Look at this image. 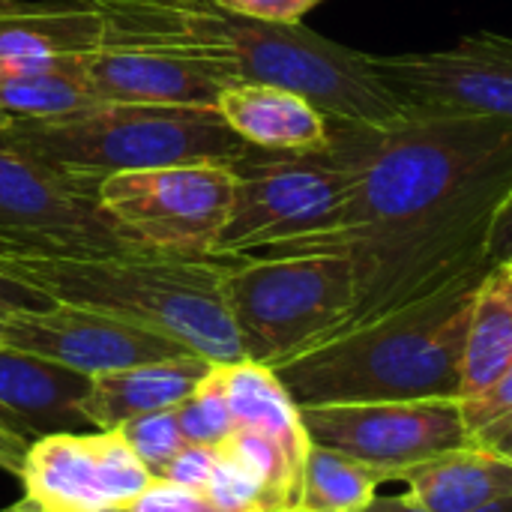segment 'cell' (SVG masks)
I'll use <instances>...</instances> for the list:
<instances>
[{
    "label": "cell",
    "instance_id": "6da1fadb",
    "mask_svg": "<svg viewBox=\"0 0 512 512\" xmlns=\"http://www.w3.org/2000/svg\"><path fill=\"white\" fill-rule=\"evenodd\" d=\"M330 150L351 171V195L339 228L306 252L354 261L360 303L351 327L489 270V234L512 195V123L330 120Z\"/></svg>",
    "mask_w": 512,
    "mask_h": 512
},
{
    "label": "cell",
    "instance_id": "7a4b0ae2",
    "mask_svg": "<svg viewBox=\"0 0 512 512\" xmlns=\"http://www.w3.org/2000/svg\"><path fill=\"white\" fill-rule=\"evenodd\" d=\"M483 273L465 276L405 309L354 324L270 369L297 408L459 399L468 315Z\"/></svg>",
    "mask_w": 512,
    "mask_h": 512
},
{
    "label": "cell",
    "instance_id": "3957f363",
    "mask_svg": "<svg viewBox=\"0 0 512 512\" xmlns=\"http://www.w3.org/2000/svg\"><path fill=\"white\" fill-rule=\"evenodd\" d=\"M0 273L30 282L54 303L150 327L210 363L246 360L225 306V261L219 258H180L159 252L81 258L0 255Z\"/></svg>",
    "mask_w": 512,
    "mask_h": 512
},
{
    "label": "cell",
    "instance_id": "277c9868",
    "mask_svg": "<svg viewBox=\"0 0 512 512\" xmlns=\"http://www.w3.org/2000/svg\"><path fill=\"white\" fill-rule=\"evenodd\" d=\"M42 162L99 183L108 174L186 162L234 165L249 144L231 132L216 108L102 102L60 120H15L6 132Z\"/></svg>",
    "mask_w": 512,
    "mask_h": 512
},
{
    "label": "cell",
    "instance_id": "5b68a950",
    "mask_svg": "<svg viewBox=\"0 0 512 512\" xmlns=\"http://www.w3.org/2000/svg\"><path fill=\"white\" fill-rule=\"evenodd\" d=\"M222 294L243 357L264 366L333 339L360 303L354 261L339 252L228 258Z\"/></svg>",
    "mask_w": 512,
    "mask_h": 512
},
{
    "label": "cell",
    "instance_id": "8992f818",
    "mask_svg": "<svg viewBox=\"0 0 512 512\" xmlns=\"http://www.w3.org/2000/svg\"><path fill=\"white\" fill-rule=\"evenodd\" d=\"M231 168L237 174L234 204L213 258L306 252L339 228L351 195V171L330 144L318 153L249 147Z\"/></svg>",
    "mask_w": 512,
    "mask_h": 512
},
{
    "label": "cell",
    "instance_id": "52a82bcc",
    "mask_svg": "<svg viewBox=\"0 0 512 512\" xmlns=\"http://www.w3.org/2000/svg\"><path fill=\"white\" fill-rule=\"evenodd\" d=\"M237 174L222 162H186L108 174L96 198L123 240L144 252L213 258L234 204Z\"/></svg>",
    "mask_w": 512,
    "mask_h": 512
},
{
    "label": "cell",
    "instance_id": "ba28073f",
    "mask_svg": "<svg viewBox=\"0 0 512 512\" xmlns=\"http://www.w3.org/2000/svg\"><path fill=\"white\" fill-rule=\"evenodd\" d=\"M144 252L123 240L96 186L0 135V255H120Z\"/></svg>",
    "mask_w": 512,
    "mask_h": 512
},
{
    "label": "cell",
    "instance_id": "9c48e42d",
    "mask_svg": "<svg viewBox=\"0 0 512 512\" xmlns=\"http://www.w3.org/2000/svg\"><path fill=\"white\" fill-rule=\"evenodd\" d=\"M300 420L312 444L381 471L387 483L405 468L471 444L459 399L309 405L300 408Z\"/></svg>",
    "mask_w": 512,
    "mask_h": 512
},
{
    "label": "cell",
    "instance_id": "30bf717a",
    "mask_svg": "<svg viewBox=\"0 0 512 512\" xmlns=\"http://www.w3.org/2000/svg\"><path fill=\"white\" fill-rule=\"evenodd\" d=\"M369 63L414 114L512 123V36L480 30L450 48L369 54Z\"/></svg>",
    "mask_w": 512,
    "mask_h": 512
},
{
    "label": "cell",
    "instance_id": "8fae6325",
    "mask_svg": "<svg viewBox=\"0 0 512 512\" xmlns=\"http://www.w3.org/2000/svg\"><path fill=\"white\" fill-rule=\"evenodd\" d=\"M18 480L42 512H117L156 477L114 432H54L27 444Z\"/></svg>",
    "mask_w": 512,
    "mask_h": 512
},
{
    "label": "cell",
    "instance_id": "7c38bea8",
    "mask_svg": "<svg viewBox=\"0 0 512 512\" xmlns=\"http://www.w3.org/2000/svg\"><path fill=\"white\" fill-rule=\"evenodd\" d=\"M0 345L51 360L87 378L192 354L177 339L150 327L66 303H54L42 312L6 315Z\"/></svg>",
    "mask_w": 512,
    "mask_h": 512
},
{
    "label": "cell",
    "instance_id": "4fadbf2b",
    "mask_svg": "<svg viewBox=\"0 0 512 512\" xmlns=\"http://www.w3.org/2000/svg\"><path fill=\"white\" fill-rule=\"evenodd\" d=\"M81 60L99 102L216 108L219 93L234 84L210 63L144 48L96 45Z\"/></svg>",
    "mask_w": 512,
    "mask_h": 512
},
{
    "label": "cell",
    "instance_id": "5bb4252c",
    "mask_svg": "<svg viewBox=\"0 0 512 512\" xmlns=\"http://www.w3.org/2000/svg\"><path fill=\"white\" fill-rule=\"evenodd\" d=\"M90 378L51 360L0 345V420L27 441L87 426L81 399Z\"/></svg>",
    "mask_w": 512,
    "mask_h": 512
},
{
    "label": "cell",
    "instance_id": "9a60e30c",
    "mask_svg": "<svg viewBox=\"0 0 512 512\" xmlns=\"http://www.w3.org/2000/svg\"><path fill=\"white\" fill-rule=\"evenodd\" d=\"M213 363L201 354H180L90 378L81 417L96 432H114L144 414L177 408L207 378Z\"/></svg>",
    "mask_w": 512,
    "mask_h": 512
},
{
    "label": "cell",
    "instance_id": "2e32d148",
    "mask_svg": "<svg viewBox=\"0 0 512 512\" xmlns=\"http://www.w3.org/2000/svg\"><path fill=\"white\" fill-rule=\"evenodd\" d=\"M216 111L234 135L258 150L318 153L330 144V117L309 99L273 84H228L216 99Z\"/></svg>",
    "mask_w": 512,
    "mask_h": 512
},
{
    "label": "cell",
    "instance_id": "e0dca14e",
    "mask_svg": "<svg viewBox=\"0 0 512 512\" xmlns=\"http://www.w3.org/2000/svg\"><path fill=\"white\" fill-rule=\"evenodd\" d=\"M393 480L405 498L429 512H483L512 501V462L477 444L432 456Z\"/></svg>",
    "mask_w": 512,
    "mask_h": 512
},
{
    "label": "cell",
    "instance_id": "ac0fdd59",
    "mask_svg": "<svg viewBox=\"0 0 512 512\" xmlns=\"http://www.w3.org/2000/svg\"><path fill=\"white\" fill-rule=\"evenodd\" d=\"M81 54L0 60V108L12 117V123L60 120L102 105L90 90Z\"/></svg>",
    "mask_w": 512,
    "mask_h": 512
},
{
    "label": "cell",
    "instance_id": "d6986e66",
    "mask_svg": "<svg viewBox=\"0 0 512 512\" xmlns=\"http://www.w3.org/2000/svg\"><path fill=\"white\" fill-rule=\"evenodd\" d=\"M102 45V24L81 0H12L0 6V60L81 54Z\"/></svg>",
    "mask_w": 512,
    "mask_h": 512
},
{
    "label": "cell",
    "instance_id": "ffe728a7",
    "mask_svg": "<svg viewBox=\"0 0 512 512\" xmlns=\"http://www.w3.org/2000/svg\"><path fill=\"white\" fill-rule=\"evenodd\" d=\"M512 366V267L495 264L477 282L462 348L459 402L489 390Z\"/></svg>",
    "mask_w": 512,
    "mask_h": 512
},
{
    "label": "cell",
    "instance_id": "44dd1931",
    "mask_svg": "<svg viewBox=\"0 0 512 512\" xmlns=\"http://www.w3.org/2000/svg\"><path fill=\"white\" fill-rule=\"evenodd\" d=\"M216 378L228 399L234 426L264 432L297 462H306L312 441L300 420V408L270 366L252 360L216 363Z\"/></svg>",
    "mask_w": 512,
    "mask_h": 512
},
{
    "label": "cell",
    "instance_id": "7402d4cb",
    "mask_svg": "<svg viewBox=\"0 0 512 512\" xmlns=\"http://www.w3.org/2000/svg\"><path fill=\"white\" fill-rule=\"evenodd\" d=\"M384 483L381 471L312 444L303 462L297 512H363Z\"/></svg>",
    "mask_w": 512,
    "mask_h": 512
},
{
    "label": "cell",
    "instance_id": "603a6c76",
    "mask_svg": "<svg viewBox=\"0 0 512 512\" xmlns=\"http://www.w3.org/2000/svg\"><path fill=\"white\" fill-rule=\"evenodd\" d=\"M174 411L183 441L195 447H219L237 429L222 384L216 378V363L207 372V378L192 390V396L183 399Z\"/></svg>",
    "mask_w": 512,
    "mask_h": 512
},
{
    "label": "cell",
    "instance_id": "cb8c5ba5",
    "mask_svg": "<svg viewBox=\"0 0 512 512\" xmlns=\"http://www.w3.org/2000/svg\"><path fill=\"white\" fill-rule=\"evenodd\" d=\"M123 435V441L132 447V453L144 462V468L159 477L168 462L186 447L180 426H177V411H156V414H144L138 420H129L117 429Z\"/></svg>",
    "mask_w": 512,
    "mask_h": 512
},
{
    "label": "cell",
    "instance_id": "d4e9b609",
    "mask_svg": "<svg viewBox=\"0 0 512 512\" xmlns=\"http://www.w3.org/2000/svg\"><path fill=\"white\" fill-rule=\"evenodd\" d=\"M117 512H222L204 492L186 489L168 480H153L138 498L123 504Z\"/></svg>",
    "mask_w": 512,
    "mask_h": 512
},
{
    "label": "cell",
    "instance_id": "484cf974",
    "mask_svg": "<svg viewBox=\"0 0 512 512\" xmlns=\"http://www.w3.org/2000/svg\"><path fill=\"white\" fill-rule=\"evenodd\" d=\"M216 462H219V450L216 447H195V444H186L171 462L168 468L159 474V480H168V483H177V486H186V489H198L204 492L213 471H216Z\"/></svg>",
    "mask_w": 512,
    "mask_h": 512
},
{
    "label": "cell",
    "instance_id": "4316f807",
    "mask_svg": "<svg viewBox=\"0 0 512 512\" xmlns=\"http://www.w3.org/2000/svg\"><path fill=\"white\" fill-rule=\"evenodd\" d=\"M462 414H465V423H468L471 435L486 429L489 423L512 414V366L489 390H483L474 399H465L462 402Z\"/></svg>",
    "mask_w": 512,
    "mask_h": 512
},
{
    "label": "cell",
    "instance_id": "83f0119b",
    "mask_svg": "<svg viewBox=\"0 0 512 512\" xmlns=\"http://www.w3.org/2000/svg\"><path fill=\"white\" fill-rule=\"evenodd\" d=\"M222 9L252 18V21H267V24H300L306 12L321 6L324 0H216Z\"/></svg>",
    "mask_w": 512,
    "mask_h": 512
},
{
    "label": "cell",
    "instance_id": "f1b7e54d",
    "mask_svg": "<svg viewBox=\"0 0 512 512\" xmlns=\"http://www.w3.org/2000/svg\"><path fill=\"white\" fill-rule=\"evenodd\" d=\"M54 300L33 288L30 282H21L9 273H0V318L15 315V312H42L51 309Z\"/></svg>",
    "mask_w": 512,
    "mask_h": 512
},
{
    "label": "cell",
    "instance_id": "f546056e",
    "mask_svg": "<svg viewBox=\"0 0 512 512\" xmlns=\"http://www.w3.org/2000/svg\"><path fill=\"white\" fill-rule=\"evenodd\" d=\"M486 258H489V267L510 264L512 261V195L510 201L501 207V213H498V219L492 225L489 246H486Z\"/></svg>",
    "mask_w": 512,
    "mask_h": 512
},
{
    "label": "cell",
    "instance_id": "4dcf8cb0",
    "mask_svg": "<svg viewBox=\"0 0 512 512\" xmlns=\"http://www.w3.org/2000/svg\"><path fill=\"white\" fill-rule=\"evenodd\" d=\"M471 444L486 447V450H492V453H498V456H504V459L512 462V414L495 420V423H489L480 432H474L471 435Z\"/></svg>",
    "mask_w": 512,
    "mask_h": 512
},
{
    "label": "cell",
    "instance_id": "1f68e13d",
    "mask_svg": "<svg viewBox=\"0 0 512 512\" xmlns=\"http://www.w3.org/2000/svg\"><path fill=\"white\" fill-rule=\"evenodd\" d=\"M27 438H21L18 432H12L3 420H0V468L15 474L21 471V459H24V450H27Z\"/></svg>",
    "mask_w": 512,
    "mask_h": 512
},
{
    "label": "cell",
    "instance_id": "d6a6232c",
    "mask_svg": "<svg viewBox=\"0 0 512 512\" xmlns=\"http://www.w3.org/2000/svg\"><path fill=\"white\" fill-rule=\"evenodd\" d=\"M363 512H429L423 510V507H417V504H411L402 492L399 495H378L369 507ZM483 512H512V501H504V504H495V507H489V510Z\"/></svg>",
    "mask_w": 512,
    "mask_h": 512
},
{
    "label": "cell",
    "instance_id": "836d02e7",
    "mask_svg": "<svg viewBox=\"0 0 512 512\" xmlns=\"http://www.w3.org/2000/svg\"><path fill=\"white\" fill-rule=\"evenodd\" d=\"M6 512H42V510H39V507H33L30 501H18L15 507H9Z\"/></svg>",
    "mask_w": 512,
    "mask_h": 512
},
{
    "label": "cell",
    "instance_id": "e575fe53",
    "mask_svg": "<svg viewBox=\"0 0 512 512\" xmlns=\"http://www.w3.org/2000/svg\"><path fill=\"white\" fill-rule=\"evenodd\" d=\"M9 126H12V117H9V114H6V111L0 108V135H3V132H6Z\"/></svg>",
    "mask_w": 512,
    "mask_h": 512
},
{
    "label": "cell",
    "instance_id": "d590c367",
    "mask_svg": "<svg viewBox=\"0 0 512 512\" xmlns=\"http://www.w3.org/2000/svg\"><path fill=\"white\" fill-rule=\"evenodd\" d=\"M6 3H12V0H0V6H6Z\"/></svg>",
    "mask_w": 512,
    "mask_h": 512
},
{
    "label": "cell",
    "instance_id": "8d00e7d4",
    "mask_svg": "<svg viewBox=\"0 0 512 512\" xmlns=\"http://www.w3.org/2000/svg\"><path fill=\"white\" fill-rule=\"evenodd\" d=\"M0 327H3V318H0Z\"/></svg>",
    "mask_w": 512,
    "mask_h": 512
},
{
    "label": "cell",
    "instance_id": "74e56055",
    "mask_svg": "<svg viewBox=\"0 0 512 512\" xmlns=\"http://www.w3.org/2000/svg\"><path fill=\"white\" fill-rule=\"evenodd\" d=\"M510 267H512V261H510Z\"/></svg>",
    "mask_w": 512,
    "mask_h": 512
}]
</instances>
